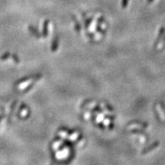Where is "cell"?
<instances>
[{
    "mask_svg": "<svg viewBox=\"0 0 165 165\" xmlns=\"http://www.w3.org/2000/svg\"><path fill=\"white\" fill-rule=\"evenodd\" d=\"M11 57V53H9V52H5L4 53H2V55H1V57H0V60H8L9 57Z\"/></svg>",
    "mask_w": 165,
    "mask_h": 165,
    "instance_id": "obj_4",
    "label": "cell"
},
{
    "mask_svg": "<svg viewBox=\"0 0 165 165\" xmlns=\"http://www.w3.org/2000/svg\"><path fill=\"white\" fill-rule=\"evenodd\" d=\"M128 3V0H122L121 1V5H122L123 8H125L127 6Z\"/></svg>",
    "mask_w": 165,
    "mask_h": 165,
    "instance_id": "obj_8",
    "label": "cell"
},
{
    "mask_svg": "<svg viewBox=\"0 0 165 165\" xmlns=\"http://www.w3.org/2000/svg\"><path fill=\"white\" fill-rule=\"evenodd\" d=\"M34 76H31V75H30V76H24V77L21 78V79H18V80L15 82V86H17V85H19L21 84V83H23V82H27V81L30 80V79H31V78L34 77Z\"/></svg>",
    "mask_w": 165,
    "mask_h": 165,
    "instance_id": "obj_2",
    "label": "cell"
},
{
    "mask_svg": "<svg viewBox=\"0 0 165 165\" xmlns=\"http://www.w3.org/2000/svg\"><path fill=\"white\" fill-rule=\"evenodd\" d=\"M153 1H154V0H147V2H148V3H150V2H152Z\"/></svg>",
    "mask_w": 165,
    "mask_h": 165,
    "instance_id": "obj_9",
    "label": "cell"
},
{
    "mask_svg": "<svg viewBox=\"0 0 165 165\" xmlns=\"http://www.w3.org/2000/svg\"><path fill=\"white\" fill-rule=\"evenodd\" d=\"M49 24V20H45L43 24V35L44 37H47V27Z\"/></svg>",
    "mask_w": 165,
    "mask_h": 165,
    "instance_id": "obj_3",
    "label": "cell"
},
{
    "mask_svg": "<svg viewBox=\"0 0 165 165\" xmlns=\"http://www.w3.org/2000/svg\"><path fill=\"white\" fill-rule=\"evenodd\" d=\"M2 118H3V116H2V115H0V121L2 119Z\"/></svg>",
    "mask_w": 165,
    "mask_h": 165,
    "instance_id": "obj_10",
    "label": "cell"
},
{
    "mask_svg": "<svg viewBox=\"0 0 165 165\" xmlns=\"http://www.w3.org/2000/svg\"><path fill=\"white\" fill-rule=\"evenodd\" d=\"M28 30H29L30 32H31L35 37H37V38H39V37H40V33H39V31H37V29L34 27V26L29 25L28 26Z\"/></svg>",
    "mask_w": 165,
    "mask_h": 165,
    "instance_id": "obj_1",
    "label": "cell"
},
{
    "mask_svg": "<svg viewBox=\"0 0 165 165\" xmlns=\"http://www.w3.org/2000/svg\"><path fill=\"white\" fill-rule=\"evenodd\" d=\"M33 85H34V82H32V83H31V84L28 85V87H26L25 89H24V90L22 91V93H25V92H28V91H29L30 89H31V88L33 87Z\"/></svg>",
    "mask_w": 165,
    "mask_h": 165,
    "instance_id": "obj_7",
    "label": "cell"
},
{
    "mask_svg": "<svg viewBox=\"0 0 165 165\" xmlns=\"http://www.w3.org/2000/svg\"><path fill=\"white\" fill-rule=\"evenodd\" d=\"M16 102H17V100L14 101L12 103V105H11V111H10V113H9V118L10 117H11V115H12L13 112H14V108H15V105H16Z\"/></svg>",
    "mask_w": 165,
    "mask_h": 165,
    "instance_id": "obj_6",
    "label": "cell"
},
{
    "mask_svg": "<svg viewBox=\"0 0 165 165\" xmlns=\"http://www.w3.org/2000/svg\"><path fill=\"white\" fill-rule=\"evenodd\" d=\"M11 57L15 63H19L20 59H19V57H18V55H17L16 53H12V54H11Z\"/></svg>",
    "mask_w": 165,
    "mask_h": 165,
    "instance_id": "obj_5",
    "label": "cell"
}]
</instances>
